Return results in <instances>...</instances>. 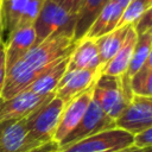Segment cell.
I'll return each mask as SVG.
<instances>
[{
  "label": "cell",
  "instance_id": "cell-2",
  "mask_svg": "<svg viewBox=\"0 0 152 152\" xmlns=\"http://www.w3.org/2000/svg\"><path fill=\"white\" fill-rule=\"evenodd\" d=\"M64 106L65 103L55 95L48 103L27 116L25 119V124L28 137L38 144L53 140Z\"/></svg>",
  "mask_w": 152,
  "mask_h": 152
},
{
  "label": "cell",
  "instance_id": "cell-14",
  "mask_svg": "<svg viewBox=\"0 0 152 152\" xmlns=\"http://www.w3.org/2000/svg\"><path fill=\"white\" fill-rule=\"evenodd\" d=\"M151 48H152V31L137 36L135 46H134L133 55L128 64V68L126 72L120 76L122 89L129 100H132L133 97V93L131 90V78L138 70L142 68L147 58L151 57Z\"/></svg>",
  "mask_w": 152,
  "mask_h": 152
},
{
  "label": "cell",
  "instance_id": "cell-29",
  "mask_svg": "<svg viewBox=\"0 0 152 152\" xmlns=\"http://www.w3.org/2000/svg\"><path fill=\"white\" fill-rule=\"evenodd\" d=\"M118 152H152V150H151V147L150 148H137L134 146H131V147H127V148L118 151Z\"/></svg>",
  "mask_w": 152,
  "mask_h": 152
},
{
  "label": "cell",
  "instance_id": "cell-21",
  "mask_svg": "<svg viewBox=\"0 0 152 152\" xmlns=\"http://www.w3.org/2000/svg\"><path fill=\"white\" fill-rule=\"evenodd\" d=\"M131 90L133 95L147 96L152 95V58L148 57L140 70L131 78Z\"/></svg>",
  "mask_w": 152,
  "mask_h": 152
},
{
  "label": "cell",
  "instance_id": "cell-19",
  "mask_svg": "<svg viewBox=\"0 0 152 152\" xmlns=\"http://www.w3.org/2000/svg\"><path fill=\"white\" fill-rule=\"evenodd\" d=\"M129 27L131 26H119V27L114 28L113 31L95 39L102 68L119 51V49L121 48V45L126 38V34H127Z\"/></svg>",
  "mask_w": 152,
  "mask_h": 152
},
{
  "label": "cell",
  "instance_id": "cell-5",
  "mask_svg": "<svg viewBox=\"0 0 152 152\" xmlns=\"http://www.w3.org/2000/svg\"><path fill=\"white\" fill-rule=\"evenodd\" d=\"M131 146H133V135L113 128L59 147L58 152H118Z\"/></svg>",
  "mask_w": 152,
  "mask_h": 152
},
{
  "label": "cell",
  "instance_id": "cell-18",
  "mask_svg": "<svg viewBox=\"0 0 152 152\" xmlns=\"http://www.w3.org/2000/svg\"><path fill=\"white\" fill-rule=\"evenodd\" d=\"M109 0H84L80 11L76 14L75 26H74V42L77 43L83 39L94 23L95 18L99 15L101 10Z\"/></svg>",
  "mask_w": 152,
  "mask_h": 152
},
{
  "label": "cell",
  "instance_id": "cell-10",
  "mask_svg": "<svg viewBox=\"0 0 152 152\" xmlns=\"http://www.w3.org/2000/svg\"><path fill=\"white\" fill-rule=\"evenodd\" d=\"M99 76L100 71L96 70H66L56 88L55 95L68 103L90 88Z\"/></svg>",
  "mask_w": 152,
  "mask_h": 152
},
{
  "label": "cell",
  "instance_id": "cell-7",
  "mask_svg": "<svg viewBox=\"0 0 152 152\" xmlns=\"http://www.w3.org/2000/svg\"><path fill=\"white\" fill-rule=\"evenodd\" d=\"M53 96L55 93L39 96L25 89L8 100H0V124L26 119L33 112L48 103Z\"/></svg>",
  "mask_w": 152,
  "mask_h": 152
},
{
  "label": "cell",
  "instance_id": "cell-12",
  "mask_svg": "<svg viewBox=\"0 0 152 152\" xmlns=\"http://www.w3.org/2000/svg\"><path fill=\"white\" fill-rule=\"evenodd\" d=\"M34 42H36V32L33 25L19 27L14 30L8 36L7 43H4L6 70H8L26 52H28L34 46Z\"/></svg>",
  "mask_w": 152,
  "mask_h": 152
},
{
  "label": "cell",
  "instance_id": "cell-6",
  "mask_svg": "<svg viewBox=\"0 0 152 152\" xmlns=\"http://www.w3.org/2000/svg\"><path fill=\"white\" fill-rule=\"evenodd\" d=\"M115 127L132 135L152 127V99L133 95L124 112L115 119Z\"/></svg>",
  "mask_w": 152,
  "mask_h": 152
},
{
  "label": "cell",
  "instance_id": "cell-9",
  "mask_svg": "<svg viewBox=\"0 0 152 152\" xmlns=\"http://www.w3.org/2000/svg\"><path fill=\"white\" fill-rule=\"evenodd\" d=\"M91 94H93V86L88 88L86 91H83L77 97L72 99L68 103H65L61 121L58 124V127L55 132L53 140L56 142H61L64 138H66L78 125L81 119L83 118L90 101H91Z\"/></svg>",
  "mask_w": 152,
  "mask_h": 152
},
{
  "label": "cell",
  "instance_id": "cell-32",
  "mask_svg": "<svg viewBox=\"0 0 152 152\" xmlns=\"http://www.w3.org/2000/svg\"><path fill=\"white\" fill-rule=\"evenodd\" d=\"M147 1H148V2H152V0H147Z\"/></svg>",
  "mask_w": 152,
  "mask_h": 152
},
{
  "label": "cell",
  "instance_id": "cell-13",
  "mask_svg": "<svg viewBox=\"0 0 152 152\" xmlns=\"http://www.w3.org/2000/svg\"><path fill=\"white\" fill-rule=\"evenodd\" d=\"M102 70L99 50L95 39L83 38L76 43L75 49L69 56L66 70Z\"/></svg>",
  "mask_w": 152,
  "mask_h": 152
},
{
  "label": "cell",
  "instance_id": "cell-4",
  "mask_svg": "<svg viewBox=\"0 0 152 152\" xmlns=\"http://www.w3.org/2000/svg\"><path fill=\"white\" fill-rule=\"evenodd\" d=\"M91 99L113 120L124 112L131 101L122 89L120 77L106 74H101L94 82Z\"/></svg>",
  "mask_w": 152,
  "mask_h": 152
},
{
  "label": "cell",
  "instance_id": "cell-3",
  "mask_svg": "<svg viewBox=\"0 0 152 152\" xmlns=\"http://www.w3.org/2000/svg\"><path fill=\"white\" fill-rule=\"evenodd\" d=\"M76 15L69 13L57 0H45L38 17L33 23L36 32L34 45L61 31L74 32Z\"/></svg>",
  "mask_w": 152,
  "mask_h": 152
},
{
  "label": "cell",
  "instance_id": "cell-8",
  "mask_svg": "<svg viewBox=\"0 0 152 152\" xmlns=\"http://www.w3.org/2000/svg\"><path fill=\"white\" fill-rule=\"evenodd\" d=\"M115 127V120L109 118L102 109L101 107L91 99L83 118L78 122V125L75 127V129L66 137L64 138L58 145L59 147L68 146L75 141H78L81 139L88 138L90 135L113 129Z\"/></svg>",
  "mask_w": 152,
  "mask_h": 152
},
{
  "label": "cell",
  "instance_id": "cell-20",
  "mask_svg": "<svg viewBox=\"0 0 152 152\" xmlns=\"http://www.w3.org/2000/svg\"><path fill=\"white\" fill-rule=\"evenodd\" d=\"M28 0H1L2 28L8 36L17 28Z\"/></svg>",
  "mask_w": 152,
  "mask_h": 152
},
{
  "label": "cell",
  "instance_id": "cell-1",
  "mask_svg": "<svg viewBox=\"0 0 152 152\" xmlns=\"http://www.w3.org/2000/svg\"><path fill=\"white\" fill-rule=\"evenodd\" d=\"M74 32H56L34 45L15 64L6 70L5 86L0 100H8L26 89L39 75L56 65L75 49Z\"/></svg>",
  "mask_w": 152,
  "mask_h": 152
},
{
  "label": "cell",
  "instance_id": "cell-17",
  "mask_svg": "<svg viewBox=\"0 0 152 152\" xmlns=\"http://www.w3.org/2000/svg\"><path fill=\"white\" fill-rule=\"evenodd\" d=\"M135 42H137V33L134 32L133 27L131 26L128 28V32L126 34V38H125L121 48L113 56V58L107 64L103 65V68L101 70V74L118 76V77L124 75L126 72L127 68H128L129 62H131L133 50H134V46H135Z\"/></svg>",
  "mask_w": 152,
  "mask_h": 152
},
{
  "label": "cell",
  "instance_id": "cell-24",
  "mask_svg": "<svg viewBox=\"0 0 152 152\" xmlns=\"http://www.w3.org/2000/svg\"><path fill=\"white\" fill-rule=\"evenodd\" d=\"M137 36L144 34L148 31H152V11L151 8L147 10L132 26Z\"/></svg>",
  "mask_w": 152,
  "mask_h": 152
},
{
  "label": "cell",
  "instance_id": "cell-31",
  "mask_svg": "<svg viewBox=\"0 0 152 152\" xmlns=\"http://www.w3.org/2000/svg\"><path fill=\"white\" fill-rule=\"evenodd\" d=\"M2 12H1V0H0V40H1V36H2Z\"/></svg>",
  "mask_w": 152,
  "mask_h": 152
},
{
  "label": "cell",
  "instance_id": "cell-16",
  "mask_svg": "<svg viewBox=\"0 0 152 152\" xmlns=\"http://www.w3.org/2000/svg\"><path fill=\"white\" fill-rule=\"evenodd\" d=\"M69 56L64 57L56 65H53L52 68H50L49 70H46L45 72H43L42 75H39L26 88V90L31 91L32 94L39 95V96H45V95L53 94L56 91V88H57L61 78L63 77V75L65 74V71L68 69Z\"/></svg>",
  "mask_w": 152,
  "mask_h": 152
},
{
  "label": "cell",
  "instance_id": "cell-23",
  "mask_svg": "<svg viewBox=\"0 0 152 152\" xmlns=\"http://www.w3.org/2000/svg\"><path fill=\"white\" fill-rule=\"evenodd\" d=\"M44 2H45V0H28L26 8H25V11L20 18V21H19L17 28L25 27V26H32L36 18L38 17Z\"/></svg>",
  "mask_w": 152,
  "mask_h": 152
},
{
  "label": "cell",
  "instance_id": "cell-15",
  "mask_svg": "<svg viewBox=\"0 0 152 152\" xmlns=\"http://www.w3.org/2000/svg\"><path fill=\"white\" fill-rule=\"evenodd\" d=\"M122 8L115 0H109L104 7L101 10L99 15L95 18L94 23L89 27L84 38L88 39H97L101 36L113 31L116 28L118 21L122 14Z\"/></svg>",
  "mask_w": 152,
  "mask_h": 152
},
{
  "label": "cell",
  "instance_id": "cell-26",
  "mask_svg": "<svg viewBox=\"0 0 152 152\" xmlns=\"http://www.w3.org/2000/svg\"><path fill=\"white\" fill-rule=\"evenodd\" d=\"M5 78H6V61H5V45L4 42L0 40V99L1 93L5 86Z\"/></svg>",
  "mask_w": 152,
  "mask_h": 152
},
{
  "label": "cell",
  "instance_id": "cell-30",
  "mask_svg": "<svg viewBox=\"0 0 152 152\" xmlns=\"http://www.w3.org/2000/svg\"><path fill=\"white\" fill-rule=\"evenodd\" d=\"M115 1H116V2L119 4V6L124 10V8H125V7H126V6H127L132 0H115Z\"/></svg>",
  "mask_w": 152,
  "mask_h": 152
},
{
  "label": "cell",
  "instance_id": "cell-28",
  "mask_svg": "<svg viewBox=\"0 0 152 152\" xmlns=\"http://www.w3.org/2000/svg\"><path fill=\"white\" fill-rule=\"evenodd\" d=\"M59 151V145L58 142H56L55 140H51V141H48V142H44V144H40L26 152H58Z\"/></svg>",
  "mask_w": 152,
  "mask_h": 152
},
{
  "label": "cell",
  "instance_id": "cell-25",
  "mask_svg": "<svg viewBox=\"0 0 152 152\" xmlns=\"http://www.w3.org/2000/svg\"><path fill=\"white\" fill-rule=\"evenodd\" d=\"M152 145V127L133 135V146L137 148H150Z\"/></svg>",
  "mask_w": 152,
  "mask_h": 152
},
{
  "label": "cell",
  "instance_id": "cell-11",
  "mask_svg": "<svg viewBox=\"0 0 152 152\" xmlns=\"http://www.w3.org/2000/svg\"><path fill=\"white\" fill-rule=\"evenodd\" d=\"M38 145L28 137L25 119L0 124V152H26Z\"/></svg>",
  "mask_w": 152,
  "mask_h": 152
},
{
  "label": "cell",
  "instance_id": "cell-22",
  "mask_svg": "<svg viewBox=\"0 0 152 152\" xmlns=\"http://www.w3.org/2000/svg\"><path fill=\"white\" fill-rule=\"evenodd\" d=\"M150 8H152V2H148L147 0H132L124 8L116 27L133 26L134 23Z\"/></svg>",
  "mask_w": 152,
  "mask_h": 152
},
{
  "label": "cell",
  "instance_id": "cell-27",
  "mask_svg": "<svg viewBox=\"0 0 152 152\" xmlns=\"http://www.w3.org/2000/svg\"><path fill=\"white\" fill-rule=\"evenodd\" d=\"M69 13H71L72 15H76L77 12L80 11L82 4L84 0H57Z\"/></svg>",
  "mask_w": 152,
  "mask_h": 152
}]
</instances>
